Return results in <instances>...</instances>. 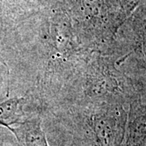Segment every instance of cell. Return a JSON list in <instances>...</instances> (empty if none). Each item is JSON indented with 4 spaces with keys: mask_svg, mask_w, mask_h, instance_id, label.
Masks as SVG:
<instances>
[{
    "mask_svg": "<svg viewBox=\"0 0 146 146\" xmlns=\"http://www.w3.org/2000/svg\"><path fill=\"white\" fill-rule=\"evenodd\" d=\"M23 125L25 126L24 132L27 146H49L39 120L26 122Z\"/></svg>",
    "mask_w": 146,
    "mask_h": 146,
    "instance_id": "cell-2",
    "label": "cell"
},
{
    "mask_svg": "<svg viewBox=\"0 0 146 146\" xmlns=\"http://www.w3.org/2000/svg\"><path fill=\"white\" fill-rule=\"evenodd\" d=\"M143 50L146 55V33H145L143 35Z\"/></svg>",
    "mask_w": 146,
    "mask_h": 146,
    "instance_id": "cell-3",
    "label": "cell"
},
{
    "mask_svg": "<svg viewBox=\"0 0 146 146\" xmlns=\"http://www.w3.org/2000/svg\"><path fill=\"white\" fill-rule=\"evenodd\" d=\"M23 98H14L0 104V124L12 131L11 126L19 123L21 119L20 104Z\"/></svg>",
    "mask_w": 146,
    "mask_h": 146,
    "instance_id": "cell-1",
    "label": "cell"
},
{
    "mask_svg": "<svg viewBox=\"0 0 146 146\" xmlns=\"http://www.w3.org/2000/svg\"><path fill=\"white\" fill-rule=\"evenodd\" d=\"M0 63H3V65H4V66H5V67L7 68H8V67H7V63H6L5 62H4V60H3V59L2 58V57H1V55H0ZM7 69H8V68H7Z\"/></svg>",
    "mask_w": 146,
    "mask_h": 146,
    "instance_id": "cell-4",
    "label": "cell"
}]
</instances>
